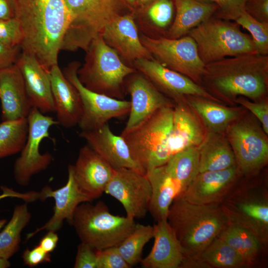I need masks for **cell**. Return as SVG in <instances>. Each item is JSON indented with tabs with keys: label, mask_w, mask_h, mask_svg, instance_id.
<instances>
[{
	"label": "cell",
	"mask_w": 268,
	"mask_h": 268,
	"mask_svg": "<svg viewBox=\"0 0 268 268\" xmlns=\"http://www.w3.org/2000/svg\"><path fill=\"white\" fill-rule=\"evenodd\" d=\"M23 34L21 52L49 70L58 56L69 21L64 0H11Z\"/></svg>",
	"instance_id": "1"
},
{
	"label": "cell",
	"mask_w": 268,
	"mask_h": 268,
	"mask_svg": "<svg viewBox=\"0 0 268 268\" xmlns=\"http://www.w3.org/2000/svg\"><path fill=\"white\" fill-rule=\"evenodd\" d=\"M167 220L183 249L185 259H197L229 223L219 203L197 204L181 196L173 201Z\"/></svg>",
	"instance_id": "2"
},
{
	"label": "cell",
	"mask_w": 268,
	"mask_h": 268,
	"mask_svg": "<svg viewBox=\"0 0 268 268\" xmlns=\"http://www.w3.org/2000/svg\"><path fill=\"white\" fill-rule=\"evenodd\" d=\"M268 71V55L245 54L206 64L202 78L223 96L257 98L266 91Z\"/></svg>",
	"instance_id": "3"
},
{
	"label": "cell",
	"mask_w": 268,
	"mask_h": 268,
	"mask_svg": "<svg viewBox=\"0 0 268 268\" xmlns=\"http://www.w3.org/2000/svg\"><path fill=\"white\" fill-rule=\"evenodd\" d=\"M173 112L172 107L160 108L135 128L120 134L146 176L172 157L169 144Z\"/></svg>",
	"instance_id": "4"
},
{
	"label": "cell",
	"mask_w": 268,
	"mask_h": 268,
	"mask_svg": "<svg viewBox=\"0 0 268 268\" xmlns=\"http://www.w3.org/2000/svg\"><path fill=\"white\" fill-rule=\"evenodd\" d=\"M69 21L61 51H85L121 12L124 0H64Z\"/></svg>",
	"instance_id": "5"
},
{
	"label": "cell",
	"mask_w": 268,
	"mask_h": 268,
	"mask_svg": "<svg viewBox=\"0 0 268 268\" xmlns=\"http://www.w3.org/2000/svg\"><path fill=\"white\" fill-rule=\"evenodd\" d=\"M91 202L79 204L70 223L81 242L95 251L118 246L134 229V219L112 214L102 201Z\"/></svg>",
	"instance_id": "6"
},
{
	"label": "cell",
	"mask_w": 268,
	"mask_h": 268,
	"mask_svg": "<svg viewBox=\"0 0 268 268\" xmlns=\"http://www.w3.org/2000/svg\"><path fill=\"white\" fill-rule=\"evenodd\" d=\"M187 35L195 42L199 55L205 65L228 57L257 54L251 36L232 21L212 16Z\"/></svg>",
	"instance_id": "7"
},
{
	"label": "cell",
	"mask_w": 268,
	"mask_h": 268,
	"mask_svg": "<svg viewBox=\"0 0 268 268\" xmlns=\"http://www.w3.org/2000/svg\"><path fill=\"white\" fill-rule=\"evenodd\" d=\"M86 52V63L77 70L81 82L92 91L122 99L125 79L134 73V69L121 61L101 35L93 40Z\"/></svg>",
	"instance_id": "8"
},
{
	"label": "cell",
	"mask_w": 268,
	"mask_h": 268,
	"mask_svg": "<svg viewBox=\"0 0 268 268\" xmlns=\"http://www.w3.org/2000/svg\"><path fill=\"white\" fill-rule=\"evenodd\" d=\"M229 223L243 227L266 245L268 240V199L266 190H232L219 203Z\"/></svg>",
	"instance_id": "9"
},
{
	"label": "cell",
	"mask_w": 268,
	"mask_h": 268,
	"mask_svg": "<svg viewBox=\"0 0 268 268\" xmlns=\"http://www.w3.org/2000/svg\"><path fill=\"white\" fill-rule=\"evenodd\" d=\"M140 39L151 56L163 66L196 83L202 79L205 64L199 55L195 42L189 36L171 39L143 35Z\"/></svg>",
	"instance_id": "10"
},
{
	"label": "cell",
	"mask_w": 268,
	"mask_h": 268,
	"mask_svg": "<svg viewBox=\"0 0 268 268\" xmlns=\"http://www.w3.org/2000/svg\"><path fill=\"white\" fill-rule=\"evenodd\" d=\"M27 118V139L13 167L14 179L22 186H27L34 175L46 170L52 162V155L48 152L41 154L39 147L43 139L49 138L50 128L59 124L53 117L44 115L35 107H32Z\"/></svg>",
	"instance_id": "11"
},
{
	"label": "cell",
	"mask_w": 268,
	"mask_h": 268,
	"mask_svg": "<svg viewBox=\"0 0 268 268\" xmlns=\"http://www.w3.org/2000/svg\"><path fill=\"white\" fill-rule=\"evenodd\" d=\"M78 68L77 63H72L63 72L75 87L81 100L82 113L78 124L81 131L99 128L113 118L123 117L129 113L130 101L116 99L88 89L78 77Z\"/></svg>",
	"instance_id": "12"
},
{
	"label": "cell",
	"mask_w": 268,
	"mask_h": 268,
	"mask_svg": "<svg viewBox=\"0 0 268 268\" xmlns=\"http://www.w3.org/2000/svg\"><path fill=\"white\" fill-rule=\"evenodd\" d=\"M105 193L117 200L123 206L127 216L144 217L149 211L151 187L147 177L136 170L115 169Z\"/></svg>",
	"instance_id": "13"
},
{
	"label": "cell",
	"mask_w": 268,
	"mask_h": 268,
	"mask_svg": "<svg viewBox=\"0 0 268 268\" xmlns=\"http://www.w3.org/2000/svg\"><path fill=\"white\" fill-rule=\"evenodd\" d=\"M228 136L240 171L250 173L267 163L268 141L254 126L243 123L235 124L229 128Z\"/></svg>",
	"instance_id": "14"
},
{
	"label": "cell",
	"mask_w": 268,
	"mask_h": 268,
	"mask_svg": "<svg viewBox=\"0 0 268 268\" xmlns=\"http://www.w3.org/2000/svg\"><path fill=\"white\" fill-rule=\"evenodd\" d=\"M134 64L135 67L158 89L178 101L186 95L216 100L209 92L190 78L165 67L153 59H137Z\"/></svg>",
	"instance_id": "15"
},
{
	"label": "cell",
	"mask_w": 268,
	"mask_h": 268,
	"mask_svg": "<svg viewBox=\"0 0 268 268\" xmlns=\"http://www.w3.org/2000/svg\"><path fill=\"white\" fill-rule=\"evenodd\" d=\"M72 166L79 189L91 201L105 192L115 171V169L88 144L80 149L75 164Z\"/></svg>",
	"instance_id": "16"
},
{
	"label": "cell",
	"mask_w": 268,
	"mask_h": 268,
	"mask_svg": "<svg viewBox=\"0 0 268 268\" xmlns=\"http://www.w3.org/2000/svg\"><path fill=\"white\" fill-rule=\"evenodd\" d=\"M127 89L131 96V108L124 132L135 128L157 110L173 107L170 100L142 73L135 74L129 79Z\"/></svg>",
	"instance_id": "17"
},
{
	"label": "cell",
	"mask_w": 268,
	"mask_h": 268,
	"mask_svg": "<svg viewBox=\"0 0 268 268\" xmlns=\"http://www.w3.org/2000/svg\"><path fill=\"white\" fill-rule=\"evenodd\" d=\"M67 171L68 178L65 186L56 190L45 186L41 190L44 200L49 198L54 199V213L44 225L27 234V240L43 230L56 232L62 227L65 219L70 223L77 206L84 202H92L79 189L74 178L72 165L68 166Z\"/></svg>",
	"instance_id": "18"
},
{
	"label": "cell",
	"mask_w": 268,
	"mask_h": 268,
	"mask_svg": "<svg viewBox=\"0 0 268 268\" xmlns=\"http://www.w3.org/2000/svg\"><path fill=\"white\" fill-rule=\"evenodd\" d=\"M79 135L114 169H132L144 174L124 138L115 134L107 123L94 130L81 131Z\"/></svg>",
	"instance_id": "19"
},
{
	"label": "cell",
	"mask_w": 268,
	"mask_h": 268,
	"mask_svg": "<svg viewBox=\"0 0 268 268\" xmlns=\"http://www.w3.org/2000/svg\"><path fill=\"white\" fill-rule=\"evenodd\" d=\"M238 168L199 173L180 196L197 204L219 203L231 191Z\"/></svg>",
	"instance_id": "20"
},
{
	"label": "cell",
	"mask_w": 268,
	"mask_h": 268,
	"mask_svg": "<svg viewBox=\"0 0 268 268\" xmlns=\"http://www.w3.org/2000/svg\"><path fill=\"white\" fill-rule=\"evenodd\" d=\"M16 64L23 76L31 106L43 114L55 112L49 70L35 58L22 52Z\"/></svg>",
	"instance_id": "21"
},
{
	"label": "cell",
	"mask_w": 268,
	"mask_h": 268,
	"mask_svg": "<svg viewBox=\"0 0 268 268\" xmlns=\"http://www.w3.org/2000/svg\"><path fill=\"white\" fill-rule=\"evenodd\" d=\"M101 36L105 43L129 60L152 59L151 54L142 44L133 17L120 15L104 28Z\"/></svg>",
	"instance_id": "22"
},
{
	"label": "cell",
	"mask_w": 268,
	"mask_h": 268,
	"mask_svg": "<svg viewBox=\"0 0 268 268\" xmlns=\"http://www.w3.org/2000/svg\"><path fill=\"white\" fill-rule=\"evenodd\" d=\"M55 112L57 121L65 128L78 125L82 113L80 96L66 77L58 64L49 70Z\"/></svg>",
	"instance_id": "23"
},
{
	"label": "cell",
	"mask_w": 268,
	"mask_h": 268,
	"mask_svg": "<svg viewBox=\"0 0 268 268\" xmlns=\"http://www.w3.org/2000/svg\"><path fill=\"white\" fill-rule=\"evenodd\" d=\"M0 100L2 121L26 118L32 107L16 64L0 70Z\"/></svg>",
	"instance_id": "24"
},
{
	"label": "cell",
	"mask_w": 268,
	"mask_h": 268,
	"mask_svg": "<svg viewBox=\"0 0 268 268\" xmlns=\"http://www.w3.org/2000/svg\"><path fill=\"white\" fill-rule=\"evenodd\" d=\"M154 242L140 263L144 268H179L185 257L183 249L167 220L153 226Z\"/></svg>",
	"instance_id": "25"
},
{
	"label": "cell",
	"mask_w": 268,
	"mask_h": 268,
	"mask_svg": "<svg viewBox=\"0 0 268 268\" xmlns=\"http://www.w3.org/2000/svg\"><path fill=\"white\" fill-rule=\"evenodd\" d=\"M176 14L167 37L177 39L186 36L193 28L212 17L216 5L204 0H173Z\"/></svg>",
	"instance_id": "26"
},
{
	"label": "cell",
	"mask_w": 268,
	"mask_h": 268,
	"mask_svg": "<svg viewBox=\"0 0 268 268\" xmlns=\"http://www.w3.org/2000/svg\"><path fill=\"white\" fill-rule=\"evenodd\" d=\"M173 108L169 149L172 157L189 147L199 146L204 139L201 127L181 102Z\"/></svg>",
	"instance_id": "27"
},
{
	"label": "cell",
	"mask_w": 268,
	"mask_h": 268,
	"mask_svg": "<svg viewBox=\"0 0 268 268\" xmlns=\"http://www.w3.org/2000/svg\"><path fill=\"white\" fill-rule=\"evenodd\" d=\"M146 176L151 187L149 211L157 222L167 220L170 207L178 196L177 188L163 165L154 169Z\"/></svg>",
	"instance_id": "28"
},
{
	"label": "cell",
	"mask_w": 268,
	"mask_h": 268,
	"mask_svg": "<svg viewBox=\"0 0 268 268\" xmlns=\"http://www.w3.org/2000/svg\"><path fill=\"white\" fill-rule=\"evenodd\" d=\"M163 167L181 196L199 173V146L189 147L174 155Z\"/></svg>",
	"instance_id": "29"
},
{
	"label": "cell",
	"mask_w": 268,
	"mask_h": 268,
	"mask_svg": "<svg viewBox=\"0 0 268 268\" xmlns=\"http://www.w3.org/2000/svg\"><path fill=\"white\" fill-rule=\"evenodd\" d=\"M199 173L217 171L236 165L233 151L222 137L210 136L199 146Z\"/></svg>",
	"instance_id": "30"
},
{
	"label": "cell",
	"mask_w": 268,
	"mask_h": 268,
	"mask_svg": "<svg viewBox=\"0 0 268 268\" xmlns=\"http://www.w3.org/2000/svg\"><path fill=\"white\" fill-rule=\"evenodd\" d=\"M235 250L247 266L254 265L258 259L263 245L259 239L248 229L228 223L219 236Z\"/></svg>",
	"instance_id": "31"
},
{
	"label": "cell",
	"mask_w": 268,
	"mask_h": 268,
	"mask_svg": "<svg viewBox=\"0 0 268 268\" xmlns=\"http://www.w3.org/2000/svg\"><path fill=\"white\" fill-rule=\"evenodd\" d=\"M31 218L27 203L14 207L10 220L0 232V257L9 260L19 251L21 233Z\"/></svg>",
	"instance_id": "32"
},
{
	"label": "cell",
	"mask_w": 268,
	"mask_h": 268,
	"mask_svg": "<svg viewBox=\"0 0 268 268\" xmlns=\"http://www.w3.org/2000/svg\"><path fill=\"white\" fill-rule=\"evenodd\" d=\"M197 259L204 263L208 268H239L248 267L239 254L218 237L206 247Z\"/></svg>",
	"instance_id": "33"
},
{
	"label": "cell",
	"mask_w": 268,
	"mask_h": 268,
	"mask_svg": "<svg viewBox=\"0 0 268 268\" xmlns=\"http://www.w3.org/2000/svg\"><path fill=\"white\" fill-rule=\"evenodd\" d=\"M27 118L2 121L0 123V159L21 151L27 137Z\"/></svg>",
	"instance_id": "34"
},
{
	"label": "cell",
	"mask_w": 268,
	"mask_h": 268,
	"mask_svg": "<svg viewBox=\"0 0 268 268\" xmlns=\"http://www.w3.org/2000/svg\"><path fill=\"white\" fill-rule=\"evenodd\" d=\"M195 97L189 101V103L208 127L214 131L225 128L238 115V112L234 109L219 106L203 98Z\"/></svg>",
	"instance_id": "35"
},
{
	"label": "cell",
	"mask_w": 268,
	"mask_h": 268,
	"mask_svg": "<svg viewBox=\"0 0 268 268\" xmlns=\"http://www.w3.org/2000/svg\"><path fill=\"white\" fill-rule=\"evenodd\" d=\"M153 235V226L136 224L133 231L117 246L119 252L130 266L141 262L143 247Z\"/></svg>",
	"instance_id": "36"
},
{
	"label": "cell",
	"mask_w": 268,
	"mask_h": 268,
	"mask_svg": "<svg viewBox=\"0 0 268 268\" xmlns=\"http://www.w3.org/2000/svg\"><path fill=\"white\" fill-rule=\"evenodd\" d=\"M235 22L250 32L257 54L268 55V22L259 21L245 11Z\"/></svg>",
	"instance_id": "37"
},
{
	"label": "cell",
	"mask_w": 268,
	"mask_h": 268,
	"mask_svg": "<svg viewBox=\"0 0 268 268\" xmlns=\"http://www.w3.org/2000/svg\"><path fill=\"white\" fill-rule=\"evenodd\" d=\"M174 7L173 0H156L148 7L147 15L154 25L164 28L171 22Z\"/></svg>",
	"instance_id": "38"
},
{
	"label": "cell",
	"mask_w": 268,
	"mask_h": 268,
	"mask_svg": "<svg viewBox=\"0 0 268 268\" xmlns=\"http://www.w3.org/2000/svg\"><path fill=\"white\" fill-rule=\"evenodd\" d=\"M214 3L217 10L214 17L235 21L245 11L248 0H204Z\"/></svg>",
	"instance_id": "39"
},
{
	"label": "cell",
	"mask_w": 268,
	"mask_h": 268,
	"mask_svg": "<svg viewBox=\"0 0 268 268\" xmlns=\"http://www.w3.org/2000/svg\"><path fill=\"white\" fill-rule=\"evenodd\" d=\"M23 34L19 21L15 18L0 19V41L12 46H20Z\"/></svg>",
	"instance_id": "40"
},
{
	"label": "cell",
	"mask_w": 268,
	"mask_h": 268,
	"mask_svg": "<svg viewBox=\"0 0 268 268\" xmlns=\"http://www.w3.org/2000/svg\"><path fill=\"white\" fill-rule=\"evenodd\" d=\"M97 268H129L130 266L119 252L117 247L96 251Z\"/></svg>",
	"instance_id": "41"
},
{
	"label": "cell",
	"mask_w": 268,
	"mask_h": 268,
	"mask_svg": "<svg viewBox=\"0 0 268 268\" xmlns=\"http://www.w3.org/2000/svg\"><path fill=\"white\" fill-rule=\"evenodd\" d=\"M74 268H97L96 251L86 243L81 242L77 247Z\"/></svg>",
	"instance_id": "42"
},
{
	"label": "cell",
	"mask_w": 268,
	"mask_h": 268,
	"mask_svg": "<svg viewBox=\"0 0 268 268\" xmlns=\"http://www.w3.org/2000/svg\"><path fill=\"white\" fill-rule=\"evenodd\" d=\"M24 265L29 267H34L40 264L50 263L51 261L50 253H47L39 246L29 250L27 248L22 256Z\"/></svg>",
	"instance_id": "43"
},
{
	"label": "cell",
	"mask_w": 268,
	"mask_h": 268,
	"mask_svg": "<svg viewBox=\"0 0 268 268\" xmlns=\"http://www.w3.org/2000/svg\"><path fill=\"white\" fill-rule=\"evenodd\" d=\"M236 102L252 112L263 125L266 134H268V106L265 103H253L246 99L238 98Z\"/></svg>",
	"instance_id": "44"
},
{
	"label": "cell",
	"mask_w": 268,
	"mask_h": 268,
	"mask_svg": "<svg viewBox=\"0 0 268 268\" xmlns=\"http://www.w3.org/2000/svg\"><path fill=\"white\" fill-rule=\"evenodd\" d=\"M21 53L20 46H12L0 41V70L14 65Z\"/></svg>",
	"instance_id": "45"
},
{
	"label": "cell",
	"mask_w": 268,
	"mask_h": 268,
	"mask_svg": "<svg viewBox=\"0 0 268 268\" xmlns=\"http://www.w3.org/2000/svg\"><path fill=\"white\" fill-rule=\"evenodd\" d=\"M245 11L262 22H268V0H248Z\"/></svg>",
	"instance_id": "46"
},
{
	"label": "cell",
	"mask_w": 268,
	"mask_h": 268,
	"mask_svg": "<svg viewBox=\"0 0 268 268\" xmlns=\"http://www.w3.org/2000/svg\"><path fill=\"white\" fill-rule=\"evenodd\" d=\"M58 241L59 237L56 232L48 231L40 240L38 245L45 252L50 253L56 248Z\"/></svg>",
	"instance_id": "47"
},
{
	"label": "cell",
	"mask_w": 268,
	"mask_h": 268,
	"mask_svg": "<svg viewBox=\"0 0 268 268\" xmlns=\"http://www.w3.org/2000/svg\"><path fill=\"white\" fill-rule=\"evenodd\" d=\"M0 189L2 193L0 195V201L6 198L11 197L20 199L25 202H28L32 198V195L30 192L25 193H20L6 186H1Z\"/></svg>",
	"instance_id": "48"
},
{
	"label": "cell",
	"mask_w": 268,
	"mask_h": 268,
	"mask_svg": "<svg viewBox=\"0 0 268 268\" xmlns=\"http://www.w3.org/2000/svg\"><path fill=\"white\" fill-rule=\"evenodd\" d=\"M14 18L11 0H0V19Z\"/></svg>",
	"instance_id": "49"
},
{
	"label": "cell",
	"mask_w": 268,
	"mask_h": 268,
	"mask_svg": "<svg viewBox=\"0 0 268 268\" xmlns=\"http://www.w3.org/2000/svg\"><path fill=\"white\" fill-rule=\"evenodd\" d=\"M156 0H137V4L141 7H148Z\"/></svg>",
	"instance_id": "50"
},
{
	"label": "cell",
	"mask_w": 268,
	"mask_h": 268,
	"mask_svg": "<svg viewBox=\"0 0 268 268\" xmlns=\"http://www.w3.org/2000/svg\"><path fill=\"white\" fill-rule=\"evenodd\" d=\"M10 267L8 259L0 257V268H7Z\"/></svg>",
	"instance_id": "51"
},
{
	"label": "cell",
	"mask_w": 268,
	"mask_h": 268,
	"mask_svg": "<svg viewBox=\"0 0 268 268\" xmlns=\"http://www.w3.org/2000/svg\"><path fill=\"white\" fill-rule=\"evenodd\" d=\"M129 5L134 6L137 4V0H124Z\"/></svg>",
	"instance_id": "52"
},
{
	"label": "cell",
	"mask_w": 268,
	"mask_h": 268,
	"mask_svg": "<svg viewBox=\"0 0 268 268\" xmlns=\"http://www.w3.org/2000/svg\"><path fill=\"white\" fill-rule=\"evenodd\" d=\"M7 220L5 219H0V231L3 227L4 225L6 223Z\"/></svg>",
	"instance_id": "53"
}]
</instances>
